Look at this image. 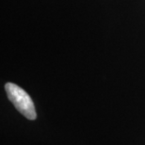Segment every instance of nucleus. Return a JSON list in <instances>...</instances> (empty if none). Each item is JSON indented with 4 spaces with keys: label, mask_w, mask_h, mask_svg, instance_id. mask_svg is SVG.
<instances>
[{
    "label": "nucleus",
    "mask_w": 145,
    "mask_h": 145,
    "mask_svg": "<svg viewBox=\"0 0 145 145\" xmlns=\"http://www.w3.org/2000/svg\"><path fill=\"white\" fill-rule=\"evenodd\" d=\"M5 89L8 100L13 104L15 108L23 116L30 121L36 120L37 114L35 106L29 94L25 89L11 82L6 83Z\"/></svg>",
    "instance_id": "1"
}]
</instances>
